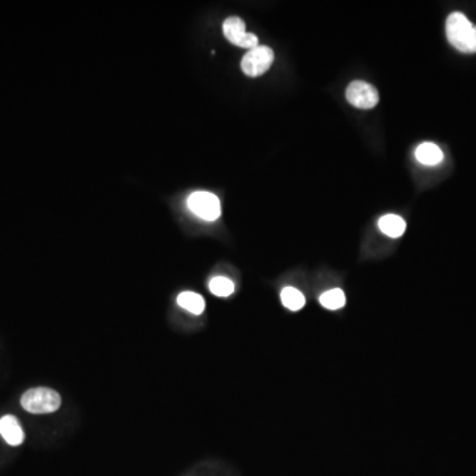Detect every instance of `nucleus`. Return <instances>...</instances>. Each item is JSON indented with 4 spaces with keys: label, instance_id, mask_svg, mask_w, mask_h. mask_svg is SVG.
Returning <instances> with one entry per match:
<instances>
[{
    "label": "nucleus",
    "instance_id": "1",
    "mask_svg": "<svg viewBox=\"0 0 476 476\" xmlns=\"http://www.w3.org/2000/svg\"><path fill=\"white\" fill-rule=\"evenodd\" d=\"M450 44L459 52L476 54V27L460 12H452L446 20Z\"/></svg>",
    "mask_w": 476,
    "mask_h": 476
},
{
    "label": "nucleus",
    "instance_id": "2",
    "mask_svg": "<svg viewBox=\"0 0 476 476\" xmlns=\"http://www.w3.org/2000/svg\"><path fill=\"white\" fill-rule=\"evenodd\" d=\"M20 404L28 413H54L61 406V397L54 389L34 388L23 395Z\"/></svg>",
    "mask_w": 476,
    "mask_h": 476
},
{
    "label": "nucleus",
    "instance_id": "3",
    "mask_svg": "<svg viewBox=\"0 0 476 476\" xmlns=\"http://www.w3.org/2000/svg\"><path fill=\"white\" fill-rule=\"evenodd\" d=\"M187 206L195 216L206 221H216L221 216V203L216 195L211 192H193L187 200Z\"/></svg>",
    "mask_w": 476,
    "mask_h": 476
},
{
    "label": "nucleus",
    "instance_id": "4",
    "mask_svg": "<svg viewBox=\"0 0 476 476\" xmlns=\"http://www.w3.org/2000/svg\"><path fill=\"white\" fill-rule=\"evenodd\" d=\"M274 63V52L269 46L258 45L243 56L241 61L243 72L249 77H258L269 71Z\"/></svg>",
    "mask_w": 476,
    "mask_h": 476
},
{
    "label": "nucleus",
    "instance_id": "5",
    "mask_svg": "<svg viewBox=\"0 0 476 476\" xmlns=\"http://www.w3.org/2000/svg\"><path fill=\"white\" fill-rule=\"evenodd\" d=\"M345 97L350 105L363 110L375 108L380 99L378 89L373 85L364 81L350 82L345 91Z\"/></svg>",
    "mask_w": 476,
    "mask_h": 476
},
{
    "label": "nucleus",
    "instance_id": "6",
    "mask_svg": "<svg viewBox=\"0 0 476 476\" xmlns=\"http://www.w3.org/2000/svg\"><path fill=\"white\" fill-rule=\"evenodd\" d=\"M224 35L232 44L237 45L240 48H249L254 49L258 46V37L254 34H249L245 29V23L243 19L237 16H231L226 19L223 24Z\"/></svg>",
    "mask_w": 476,
    "mask_h": 476
},
{
    "label": "nucleus",
    "instance_id": "7",
    "mask_svg": "<svg viewBox=\"0 0 476 476\" xmlns=\"http://www.w3.org/2000/svg\"><path fill=\"white\" fill-rule=\"evenodd\" d=\"M0 435L9 446H20L24 442V430L15 415H4L0 418Z\"/></svg>",
    "mask_w": 476,
    "mask_h": 476
},
{
    "label": "nucleus",
    "instance_id": "8",
    "mask_svg": "<svg viewBox=\"0 0 476 476\" xmlns=\"http://www.w3.org/2000/svg\"><path fill=\"white\" fill-rule=\"evenodd\" d=\"M415 159L423 166H437L443 161V153L440 147L432 142L421 143L415 150Z\"/></svg>",
    "mask_w": 476,
    "mask_h": 476
},
{
    "label": "nucleus",
    "instance_id": "9",
    "mask_svg": "<svg viewBox=\"0 0 476 476\" xmlns=\"http://www.w3.org/2000/svg\"><path fill=\"white\" fill-rule=\"evenodd\" d=\"M378 228L390 238H398L406 231V223L402 217L397 215H385L378 220Z\"/></svg>",
    "mask_w": 476,
    "mask_h": 476
},
{
    "label": "nucleus",
    "instance_id": "10",
    "mask_svg": "<svg viewBox=\"0 0 476 476\" xmlns=\"http://www.w3.org/2000/svg\"><path fill=\"white\" fill-rule=\"evenodd\" d=\"M178 305L191 314L200 315L206 310V300L201 295L192 291H184L178 297Z\"/></svg>",
    "mask_w": 476,
    "mask_h": 476
},
{
    "label": "nucleus",
    "instance_id": "11",
    "mask_svg": "<svg viewBox=\"0 0 476 476\" xmlns=\"http://www.w3.org/2000/svg\"><path fill=\"white\" fill-rule=\"evenodd\" d=\"M280 300H282V305L294 313L302 310L305 305V295L295 288H283L280 293Z\"/></svg>",
    "mask_w": 476,
    "mask_h": 476
},
{
    "label": "nucleus",
    "instance_id": "12",
    "mask_svg": "<svg viewBox=\"0 0 476 476\" xmlns=\"http://www.w3.org/2000/svg\"><path fill=\"white\" fill-rule=\"evenodd\" d=\"M319 302H320V305H323L324 308L336 311V310H340L345 305V294L343 293V290H340V288H333L330 291L323 293L319 298Z\"/></svg>",
    "mask_w": 476,
    "mask_h": 476
},
{
    "label": "nucleus",
    "instance_id": "13",
    "mask_svg": "<svg viewBox=\"0 0 476 476\" xmlns=\"http://www.w3.org/2000/svg\"><path fill=\"white\" fill-rule=\"evenodd\" d=\"M209 290L216 297H231L234 293V283L226 277H215L209 282Z\"/></svg>",
    "mask_w": 476,
    "mask_h": 476
}]
</instances>
